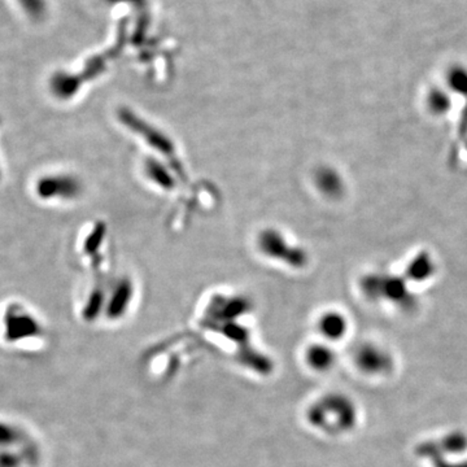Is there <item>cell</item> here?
<instances>
[{
	"label": "cell",
	"instance_id": "cell-2",
	"mask_svg": "<svg viewBox=\"0 0 467 467\" xmlns=\"http://www.w3.org/2000/svg\"><path fill=\"white\" fill-rule=\"evenodd\" d=\"M118 118L127 129H130L134 133L139 134V136L143 138L144 141H147V143L155 148L157 152L162 156L169 157L173 166L177 165L180 172L184 175L181 164L178 162V160H175L174 145L171 142V139L168 136H165V134H162L157 129H155L152 125L144 122L141 117L136 116V113H133L132 111H129L126 108L118 112Z\"/></svg>",
	"mask_w": 467,
	"mask_h": 467
},
{
	"label": "cell",
	"instance_id": "cell-5",
	"mask_svg": "<svg viewBox=\"0 0 467 467\" xmlns=\"http://www.w3.org/2000/svg\"><path fill=\"white\" fill-rule=\"evenodd\" d=\"M42 196H52L72 200L82 192V183L72 175H54L39 183Z\"/></svg>",
	"mask_w": 467,
	"mask_h": 467
},
{
	"label": "cell",
	"instance_id": "cell-10",
	"mask_svg": "<svg viewBox=\"0 0 467 467\" xmlns=\"http://www.w3.org/2000/svg\"><path fill=\"white\" fill-rule=\"evenodd\" d=\"M38 331V324L29 315H19V317H10L7 322V335L10 340H17V339H25L29 336H34Z\"/></svg>",
	"mask_w": 467,
	"mask_h": 467
},
{
	"label": "cell",
	"instance_id": "cell-3",
	"mask_svg": "<svg viewBox=\"0 0 467 467\" xmlns=\"http://www.w3.org/2000/svg\"><path fill=\"white\" fill-rule=\"evenodd\" d=\"M310 414H330L329 417L318 420L315 425L326 427V425L330 423V420H333L331 429L336 432L352 429L357 422V409L354 404L344 396H331L329 399H324L319 404H317Z\"/></svg>",
	"mask_w": 467,
	"mask_h": 467
},
{
	"label": "cell",
	"instance_id": "cell-1",
	"mask_svg": "<svg viewBox=\"0 0 467 467\" xmlns=\"http://www.w3.org/2000/svg\"><path fill=\"white\" fill-rule=\"evenodd\" d=\"M256 247L264 258L279 261L287 267L300 269L306 267L308 262L306 251L290 244L286 237L279 230L273 228H267L258 232Z\"/></svg>",
	"mask_w": 467,
	"mask_h": 467
},
{
	"label": "cell",
	"instance_id": "cell-11",
	"mask_svg": "<svg viewBox=\"0 0 467 467\" xmlns=\"http://www.w3.org/2000/svg\"><path fill=\"white\" fill-rule=\"evenodd\" d=\"M315 186L324 195H335L340 191V178L339 175L329 169V168H321L315 173Z\"/></svg>",
	"mask_w": 467,
	"mask_h": 467
},
{
	"label": "cell",
	"instance_id": "cell-4",
	"mask_svg": "<svg viewBox=\"0 0 467 467\" xmlns=\"http://www.w3.org/2000/svg\"><path fill=\"white\" fill-rule=\"evenodd\" d=\"M354 358L357 366L369 375H384L393 366L391 354L377 344H363Z\"/></svg>",
	"mask_w": 467,
	"mask_h": 467
},
{
	"label": "cell",
	"instance_id": "cell-6",
	"mask_svg": "<svg viewBox=\"0 0 467 467\" xmlns=\"http://www.w3.org/2000/svg\"><path fill=\"white\" fill-rule=\"evenodd\" d=\"M134 296L133 282L129 278H120L116 282L115 287L112 290V294L109 296V300L105 306L106 315L111 318H120L124 315L127 308L132 304Z\"/></svg>",
	"mask_w": 467,
	"mask_h": 467
},
{
	"label": "cell",
	"instance_id": "cell-7",
	"mask_svg": "<svg viewBox=\"0 0 467 467\" xmlns=\"http://www.w3.org/2000/svg\"><path fill=\"white\" fill-rule=\"evenodd\" d=\"M317 327L319 334L330 342H336L344 338L348 331V319L338 310L326 312L319 317Z\"/></svg>",
	"mask_w": 467,
	"mask_h": 467
},
{
	"label": "cell",
	"instance_id": "cell-8",
	"mask_svg": "<svg viewBox=\"0 0 467 467\" xmlns=\"http://www.w3.org/2000/svg\"><path fill=\"white\" fill-rule=\"evenodd\" d=\"M144 174L150 181L165 191H172L177 186V178L172 169L157 159H147L144 161Z\"/></svg>",
	"mask_w": 467,
	"mask_h": 467
},
{
	"label": "cell",
	"instance_id": "cell-9",
	"mask_svg": "<svg viewBox=\"0 0 467 467\" xmlns=\"http://www.w3.org/2000/svg\"><path fill=\"white\" fill-rule=\"evenodd\" d=\"M306 361L315 372H327L334 367L336 354L327 344H312L306 351Z\"/></svg>",
	"mask_w": 467,
	"mask_h": 467
}]
</instances>
